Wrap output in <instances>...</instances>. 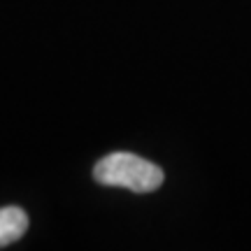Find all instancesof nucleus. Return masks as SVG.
<instances>
[{
	"mask_svg": "<svg viewBox=\"0 0 251 251\" xmlns=\"http://www.w3.org/2000/svg\"><path fill=\"white\" fill-rule=\"evenodd\" d=\"M96 181L105 186L128 188L135 193H151L163 184V170L135 153H109L93 168Z\"/></svg>",
	"mask_w": 251,
	"mask_h": 251,
	"instance_id": "obj_1",
	"label": "nucleus"
},
{
	"mask_svg": "<svg viewBox=\"0 0 251 251\" xmlns=\"http://www.w3.org/2000/svg\"><path fill=\"white\" fill-rule=\"evenodd\" d=\"M28 228V216L21 207H2L0 209V249L17 242Z\"/></svg>",
	"mask_w": 251,
	"mask_h": 251,
	"instance_id": "obj_2",
	"label": "nucleus"
}]
</instances>
